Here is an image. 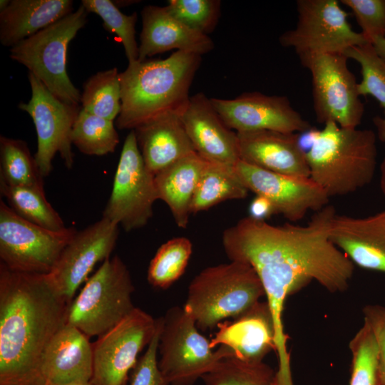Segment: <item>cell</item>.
<instances>
[{
  "label": "cell",
  "mask_w": 385,
  "mask_h": 385,
  "mask_svg": "<svg viewBox=\"0 0 385 385\" xmlns=\"http://www.w3.org/2000/svg\"><path fill=\"white\" fill-rule=\"evenodd\" d=\"M248 192L235 166L207 161L192 198L191 214L227 200L244 199Z\"/></svg>",
  "instance_id": "4316f807"
},
{
  "label": "cell",
  "mask_w": 385,
  "mask_h": 385,
  "mask_svg": "<svg viewBox=\"0 0 385 385\" xmlns=\"http://www.w3.org/2000/svg\"><path fill=\"white\" fill-rule=\"evenodd\" d=\"M210 101L225 124L237 133L262 130L303 133L311 129L309 123L284 96L255 91L233 99L212 98Z\"/></svg>",
  "instance_id": "e0dca14e"
},
{
  "label": "cell",
  "mask_w": 385,
  "mask_h": 385,
  "mask_svg": "<svg viewBox=\"0 0 385 385\" xmlns=\"http://www.w3.org/2000/svg\"><path fill=\"white\" fill-rule=\"evenodd\" d=\"M68 306L46 274L0 264V385H42L41 359Z\"/></svg>",
  "instance_id": "7a4b0ae2"
},
{
  "label": "cell",
  "mask_w": 385,
  "mask_h": 385,
  "mask_svg": "<svg viewBox=\"0 0 385 385\" xmlns=\"http://www.w3.org/2000/svg\"><path fill=\"white\" fill-rule=\"evenodd\" d=\"M31 96L19 108L32 118L37 135L34 155L41 175L44 178L52 170V162L58 153L66 167L71 169L74 161L71 135L80 111L78 106L66 103L53 96L33 74L29 73Z\"/></svg>",
  "instance_id": "4fadbf2b"
},
{
  "label": "cell",
  "mask_w": 385,
  "mask_h": 385,
  "mask_svg": "<svg viewBox=\"0 0 385 385\" xmlns=\"http://www.w3.org/2000/svg\"><path fill=\"white\" fill-rule=\"evenodd\" d=\"M380 188L385 196V156L380 165Z\"/></svg>",
  "instance_id": "7bdbcfd3"
},
{
  "label": "cell",
  "mask_w": 385,
  "mask_h": 385,
  "mask_svg": "<svg viewBox=\"0 0 385 385\" xmlns=\"http://www.w3.org/2000/svg\"><path fill=\"white\" fill-rule=\"evenodd\" d=\"M210 340L212 349L229 348L232 356L249 363L262 362L276 349L275 328L272 314L266 302H258L242 316L225 321Z\"/></svg>",
  "instance_id": "44dd1931"
},
{
  "label": "cell",
  "mask_w": 385,
  "mask_h": 385,
  "mask_svg": "<svg viewBox=\"0 0 385 385\" xmlns=\"http://www.w3.org/2000/svg\"><path fill=\"white\" fill-rule=\"evenodd\" d=\"M329 236L354 265L385 273V210L366 217L337 214Z\"/></svg>",
  "instance_id": "7402d4cb"
},
{
  "label": "cell",
  "mask_w": 385,
  "mask_h": 385,
  "mask_svg": "<svg viewBox=\"0 0 385 385\" xmlns=\"http://www.w3.org/2000/svg\"><path fill=\"white\" fill-rule=\"evenodd\" d=\"M240 160L273 173L309 178L297 133L262 130L237 133Z\"/></svg>",
  "instance_id": "d6986e66"
},
{
  "label": "cell",
  "mask_w": 385,
  "mask_h": 385,
  "mask_svg": "<svg viewBox=\"0 0 385 385\" xmlns=\"http://www.w3.org/2000/svg\"><path fill=\"white\" fill-rule=\"evenodd\" d=\"M354 14L366 39L385 37V0H341Z\"/></svg>",
  "instance_id": "74e56055"
},
{
  "label": "cell",
  "mask_w": 385,
  "mask_h": 385,
  "mask_svg": "<svg viewBox=\"0 0 385 385\" xmlns=\"http://www.w3.org/2000/svg\"><path fill=\"white\" fill-rule=\"evenodd\" d=\"M81 5L63 19L23 40L9 50V57L26 68L59 100L78 106L79 90L67 73L69 43L87 21Z\"/></svg>",
  "instance_id": "52a82bcc"
},
{
  "label": "cell",
  "mask_w": 385,
  "mask_h": 385,
  "mask_svg": "<svg viewBox=\"0 0 385 385\" xmlns=\"http://www.w3.org/2000/svg\"><path fill=\"white\" fill-rule=\"evenodd\" d=\"M361 66V81L358 83L360 96L374 97L384 108V118L374 117L378 138L385 142V61L379 56L372 43L353 46L344 52Z\"/></svg>",
  "instance_id": "f546056e"
},
{
  "label": "cell",
  "mask_w": 385,
  "mask_h": 385,
  "mask_svg": "<svg viewBox=\"0 0 385 385\" xmlns=\"http://www.w3.org/2000/svg\"><path fill=\"white\" fill-rule=\"evenodd\" d=\"M0 180L9 185L44 190L43 177L22 140L0 137Z\"/></svg>",
  "instance_id": "f1b7e54d"
},
{
  "label": "cell",
  "mask_w": 385,
  "mask_h": 385,
  "mask_svg": "<svg viewBox=\"0 0 385 385\" xmlns=\"http://www.w3.org/2000/svg\"><path fill=\"white\" fill-rule=\"evenodd\" d=\"M117 68L99 71L83 85L81 96L82 109L113 120L121 110V87Z\"/></svg>",
  "instance_id": "4dcf8cb0"
},
{
  "label": "cell",
  "mask_w": 385,
  "mask_h": 385,
  "mask_svg": "<svg viewBox=\"0 0 385 385\" xmlns=\"http://www.w3.org/2000/svg\"><path fill=\"white\" fill-rule=\"evenodd\" d=\"M138 61L173 49L202 56L214 48L212 40L177 20L166 7L146 6L141 12Z\"/></svg>",
  "instance_id": "603a6c76"
},
{
  "label": "cell",
  "mask_w": 385,
  "mask_h": 385,
  "mask_svg": "<svg viewBox=\"0 0 385 385\" xmlns=\"http://www.w3.org/2000/svg\"><path fill=\"white\" fill-rule=\"evenodd\" d=\"M0 191L7 205L24 220L53 231L66 228L59 214L46 200L44 190L11 186L0 180Z\"/></svg>",
  "instance_id": "83f0119b"
},
{
  "label": "cell",
  "mask_w": 385,
  "mask_h": 385,
  "mask_svg": "<svg viewBox=\"0 0 385 385\" xmlns=\"http://www.w3.org/2000/svg\"><path fill=\"white\" fill-rule=\"evenodd\" d=\"M157 200L155 175L146 168L132 130L125 139L103 217L127 232L140 229L152 217Z\"/></svg>",
  "instance_id": "8fae6325"
},
{
  "label": "cell",
  "mask_w": 385,
  "mask_h": 385,
  "mask_svg": "<svg viewBox=\"0 0 385 385\" xmlns=\"http://www.w3.org/2000/svg\"><path fill=\"white\" fill-rule=\"evenodd\" d=\"M349 346L352 359L349 385H380L377 343L365 322L350 341Z\"/></svg>",
  "instance_id": "d590c367"
},
{
  "label": "cell",
  "mask_w": 385,
  "mask_h": 385,
  "mask_svg": "<svg viewBox=\"0 0 385 385\" xmlns=\"http://www.w3.org/2000/svg\"><path fill=\"white\" fill-rule=\"evenodd\" d=\"M201 379L205 385H277L276 372L270 366L235 356L222 359Z\"/></svg>",
  "instance_id": "836d02e7"
},
{
  "label": "cell",
  "mask_w": 385,
  "mask_h": 385,
  "mask_svg": "<svg viewBox=\"0 0 385 385\" xmlns=\"http://www.w3.org/2000/svg\"><path fill=\"white\" fill-rule=\"evenodd\" d=\"M337 215L330 205L315 212L305 225H273L251 216L240 220L222 234L230 261L250 265L258 275L275 328L278 369H291L282 321L289 295L315 280L330 292L345 291L354 265L330 240L331 222Z\"/></svg>",
  "instance_id": "6da1fadb"
},
{
  "label": "cell",
  "mask_w": 385,
  "mask_h": 385,
  "mask_svg": "<svg viewBox=\"0 0 385 385\" xmlns=\"http://www.w3.org/2000/svg\"><path fill=\"white\" fill-rule=\"evenodd\" d=\"M235 169L249 191L267 199L275 214L282 215L290 222L302 220L309 211L317 212L328 205L329 197L310 178L279 174L242 160Z\"/></svg>",
  "instance_id": "2e32d148"
},
{
  "label": "cell",
  "mask_w": 385,
  "mask_h": 385,
  "mask_svg": "<svg viewBox=\"0 0 385 385\" xmlns=\"http://www.w3.org/2000/svg\"><path fill=\"white\" fill-rule=\"evenodd\" d=\"M298 21L294 29L283 33L279 40L284 47L303 53H344L348 48L369 43L355 31L346 12L337 0L297 1Z\"/></svg>",
  "instance_id": "7c38bea8"
},
{
  "label": "cell",
  "mask_w": 385,
  "mask_h": 385,
  "mask_svg": "<svg viewBox=\"0 0 385 385\" xmlns=\"http://www.w3.org/2000/svg\"><path fill=\"white\" fill-rule=\"evenodd\" d=\"M163 317L157 319L156 331L145 354L132 369L130 385H169L163 377L157 359Z\"/></svg>",
  "instance_id": "f35d334b"
},
{
  "label": "cell",
  "mask_w": 385,
  "mask_h": 385,
  "mask_svg": "<svg viewBox=\"0 0 385 385\" xmlns=\"http://www.w3.org/2000/svg\"><path fill=\"white\" fill-rule=\"evenodd\" d=\"M364 322L372 331L379 351V378L380 385H385V306L366 305L363 309Z\"/></svg>",
  "instance_id": "ab89813d"
},
{
  "label": "cell",
  "mask_w": 385,
  "mask_h": 385,
  "mask_svg": "<svg viewBox=\"0 0 385 385\" xmlns=\"http://www.w3.org/2000/svg\"><path fill=\"white\" fill-rule=\"evenodd\" d=\"M158 350V366L169 385H193L220 360L232 356L225 346L214 351L210 340L199 332L193 317L183 307L177 306L163 317Z\"/></svg>",
  "instance_id": "ba28073f"
},
{
  "label": "cell",
  "mask_w": 385,
  "mask_h": 385,
  "mask_svg": "<svg viewBox=\"0 0 385 385\" xmlns=\"http://www.w3.org/2000/svg\"><path fill=\"white\" fill-rule=\"evenodd\" d=\"M62 385H93L91 381L88 382H81V383H71Z\"/></svg>",
  "instance_id": "ee69618b"
},
{
  "label": "cell",
  "mask_w": 385,
  "mask_h": 385,
  "mask_svg": "<svg viewBox=\"0 0 385 385\" xmlns=\"http://www.w3.org/2000/svg\"><path fill=\"white\" fill-rule=\"evenodd\" d=\"M119 225L105 217L76 231L61 252L53 270L46 274L51 285L71 304L79 287L100 262L111 257Z\"/></svg>",
  "instance_id": "9a60e30c"
},
{
  "label": "cell",
  "mask_w": 385,
  "mask_h": 385,
  "mask_svg": "<svg viewBox=\"0 0 385 385\" xmlns=\"http://www.w3.org/2000/svg\"><path fill=\"white\" fill-rule=\"evenodd\" d=\"M302 65L312 76L313 106L320 123L333 122L342 128H355L361 123L364 105L358 83L344 53H303Z\"/></svg>",
  "instance_id": "9c48e42d"
},
{
  "label": "cell",
  "mask_w": 385,
  "mask_h": 385,
  "mask_svg": "<svg viewBox=\"0 0 385 385\" xmlns=\"http://www.w3.org/2000/svg\"><path fill=\"white\" fill-rule=\"evenodd\" d=\"M371 43L379 56L385 61V37H376Z\"/></svg>",
  "instance_id": "b9f144b4"
},
{
  "label": "cell",
  "mask_w": 385,
  "mask_h": 385,
  "mask_svg": "<svg viewBox=\"0 0 385 385\" xmlns=\"http://www.w3.org/2000/svg\"><path fill=\"white\" fill-rule=\"evenodd\" d=\"M250 216L261 220L275 214L273 206L270 202L261 196H256L250 206Z\"/></svg>",
  "instance_id": "60d3db41"
},
{
  "label": "cell",
  "mask_w": 385,
  "mask_h": 385,
  "mask_svg": "<svg viewBox=\"0 0 385 385\" xmlns=\"http://www.w3.org/2000/svg\"><path fill=\"white\" fill-rule=\"evenodd\" d=\"M192 252V242L185 237H175L163 244L150 262L148 282L163 289L170 287L185 272Z\"/></svg>",
  "instance_id": "d6a6232c"
},
{
  "label": "cell",
  "mask_w": 385,
  "mask_h": 385,
  "mask_svg": "<svg viewBox=\"0 0 385 385\" xmlns=\"http://www.w3.org/2000/svg\"><path fill=\"white\" fill-rule=\"evenodd\" d=\"M306 158L309 178L329 197L349 195L374 178L376 135L371 130L342 128L329 122L317 131Z\"/></svg>",
  "instance_id": "277c9868"
},
{
  "label": "cell",
  "mask_w": 385,
  "mask_h": 385,
  "mask_svg": "<svg viewBox=\"0 0 385 385\" xmlns=\"http://www.w3.org/2000/svg\"><path fill=\"white\" fill-rule=\"evenodd\" d=\"M180 118L196 153L204 160L233 167L240 160L237 132L225 124L204 93L190 96Z\"/></svg>",
  "instance_id": "ac0fdd59"
},
{
  "label": "cell",
  "mask_w": 385,
  "mask_h": 385,
  "mask_svg": "<svg viewBox=\"0 0 385 385\" xmlns=\"http://www.w3.org/2000/svg\"><path fill=\"white\" fill-rule=\"evenodd\" d=\"M71 140L78 150L88 155L113 153L119 143L113 120L81 109L73 124Z\"/></svg>",
  "instance_id": "1f68e13d"
},
{
  "label": "cell",
  "mask_w": 385,
  "mask_h": 385,
  "mask_svg": "<svg viewBox=\"0 0 385 385\" xmlns=\"http://www.w3.org/2000/svg\"><path fill=\"white\" fill-rule=\"evenodd\" d=\"M202 56L175 51L164 59L136 61L119 73L121 110L120 130L138 126L165 114L181 115Z\"/></svg>",
  "instance_id": "3957f363"
},
{
  "label": "cell",
  "mask_w": 385,
  "mask_h": 385,
  "mask_svg": "<svg viewBox=\"0 0 385 385\" xmlns=\"http://www.w3.org/2000/svg\"><path fill=\"white\" fill-rule=\"evenodd\" d=\"M76 230H51L18 215L0 200L1 263L11 270L48 274Z\"/></svg>",
  "instance_id": "30bf717a"
},
{
  "label": "cell",
  "mask_w": 385,
  "mask_h": 385,
  "mask_svg": "<svg viewBox=\"0 0 385 385\" xmlns=\"http://www.w3.org/2000/svg\"><path fill=\"white\" fill-rule=\"evenodd\" d=\"M261 281L248 264L238 261L208 267L191 281L184 309L202 330L235 319L265 296Z\"/></svg>",
  "instance_id": "5b68a950"
},
{
  "label": "cell",
  "mask_w": 385,
  "mask_h": 385,
  "mask_svg": "<svg viewBox=\"0 0 385 385\" xmlns=\"http://www.w3.org/2000/svg\"><path fill=\"white\" fill-rule=\"evenodd\" d=\"M165 7L184 25L207 36L214 31L220 16L218 0H170Z\"/></svg>",
  "instance_id": "8d00e7d4"
},
{
  "label": "cell",
  "mask_w": 385,
  "mask_h": 385,
  "mask_svg": "<svg viewBox=\"0 0 385 385\" xmlns=\"http://www.w3.org/2000/svg\"><path fill=\"white\" fill-rule=\"evenodd\" d=\"M130 272L118 256L105 260L68 306L66 324L88 337L101 336L118 324L135 307Z\"/></svg>",
  "instance_id": "8992f818"
},
{
  "label": "cell",
  "mask_w": 385,
  "mask_h": 385,
  "mask_svg": "<svg viewBox=\"0 0 385 385\" xmlns=\"http://www.w3.org/2000/svg\"><path fill=\"white\" fill-rule=\"evenodd\" d=\"M157 319L135 307L93 343V385H127L138 355L149 344Z\"/></svg>",
  "instance_id": "5bb4252c"
},
{
  "label": "cell",
  "mask_w": 385,
  "mask_h": 385,
  "mask_svg": "<svg viewBox=\"0 0 385 385\" xmlns=\"http://www.w3.org/2000/svg\"><path fill=\"white\" fill-rule=\"evenodd\" d=\"M71 0H10L0 10V42L13 47L73 12Z\"/></svg>",
  "instance_id": "d4e9b609"
},
{
  "label": "cell",
  "mask_w": 385,
  "mask_h": 385,
  "mask_svg": "<svg viewBox=\"0 0 385 385\" xmlns=\"http://www.w3.org/2000/svg\"><path fill=\"white\" fill-rule=\"evenodd\" d=\"M206 163L193 153L155 175L158 200L166 203L180 228H186L188 225L192 198Z\"/></svg>",
  "instance_id": "484cf974"
},
{
  "label": "cell",
  "mask_w": 385,
  "mask_h": 385,
  "mask_svg": "<svg viewBox=\"0 0 385 385\" xmlns=\"http://www.w3.org/2000/svg\"><path fill=\"white\" fill-rule=\"evenodd\" d=\"M133 130L145 165L154 175L174 162L196 153L180 115L165 114Z\"/></svg>",
  "instance_id": "cb8c5ba5"
},
{
  "label": "cell",
  "mask_w": 385,
  "mask_h": 385,
  "mask_svg": "<svg viewBox=\"0 0 385 385\" xmlns=\"http://www.w3.org/2000/svg\"><path fill=\"white\" fill-rule=\"evenodd\" d=\"M81 5L87 12L99 16L106 30L115 34L122 43L128 63L138 61V45L135 39V24L138 15L122 13L110 0H82Z\"/></svg>",
  "instance_id": "e575fe53"
},
{
  "label": "cell",
  "mask_w": 385,
  "mask_h": 385,
  "mask_svg": "<svg viewBox=\"0 0 385 385\" xmlns=\"http://www.w3.org/2000/svg\"><path fill=\"white\" fill-rule=\"evenodd\" d=\"M4 385H22V384H4Z\"/></svg>",
  "instance_id": "f6af8a7d"
},
{
  "label": "cell",
  "mask_w": 385,
  "mask_h": 385,
  "mask_svg": "<svg viewBox=\"0 0 385 385\" xmlns=\"http://www.w3.org/2000/svg\"><path fill=\"white\" fill-rule=\"evenodd\" d=\"M93 344L76 327L66 324L52 337L40 361L42 385L91 381Z\"/></svg>",
  "instance_id": "ffe728a7"
}]
</instances>
